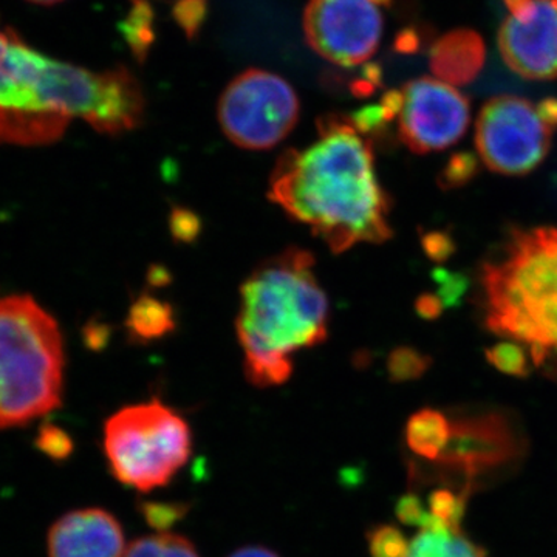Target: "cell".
Here are the masks:
<instances>
[{
    "label": "cell",
    "mask_w": 557,
    "mask_h": 557,
    "mask_svg": "<svg viewBox=\"0 0 557 557\" xmlns=\"http://www.w3.org/2000/svg\"><path fill=\"white\" fill-rule=\"evenodd\" d=\"M270 199L336 255L359 244H383L394 234L372 145L350 116H324L313 143L278 157Z\"/></svg>",
    "instance_id": "obj_1"
},
{
    "label": "cell",
    "mask_w": 557,
    "mask_h": 557,
    "mask_svg": "<svg viewBox=\"0 0 557 557\" xmlns=\"http://www.w3.org/2000/svg\"><path fill=\"white\" fill-rule=\"evenodd\" d=\"M313 267L309 251L288 248L260 263L242 285L237 338L255 386L287 383L295 355L327 338L329 300Z\"/></svg>",
    "instance_id": "obj_2"
},
{
    "label": "cell",
    "mask_w": 557,
    "mask_h": 557,
    "mask_svg": "<svg viewBox=\"0 0 557 557\" xmlns=\"http://www.w3.org/2000/svg\"><path fill=\"white\" fill-rule=\"evenodd\" d=\"M480 285L486 329L522 343L541 368L557 351V228L512 230Z\"/></svg>",
    "instance_id": "obj_3"
},
{
    "label": "cell",
    "mask_w": 557,
    "mask_h": 557,
    "mask_svg": "<svg viewBox=\"0 0 557 557\" xmlns=\"http://www.w3.org/2000/svg\"><path fill=\"white\" fill-rule=\"evenodd\" d=\"M64 344L30 296L0 298V429L24 426L62 403Z\"/></svg>",
    "instance_id": "obj_4"
},
{
    "label": "cell",
    "mask_w": 557,
    "mask_h": 557,
    "mask_svg": "<svg viewBox=\"0 0 557 557\" xmlns=\"http://www.w3.org/2000/svg\"><path fill=\"white\" fill-rule=\"evenodd\" d=\"M11 60L30 91L35 112L81 119L108 135L129 132L141 123L145 97L127 69L94 73L44 57L20 39L13 44Z\"/></svg>",
    "instance_id": "obj_5"
},
{
    "label": "cell",
    "mask_w": 557,
    "mask_h": 557,
    "mask_svg": "<svg viewBox=\"0 0 557 557\" xmlns=\"http://www.w3.org/2000/svg\"><path fill=\"white\" fill-rule=\"evenodd\" d=\"M190 450L189 424L157 399L120 409L104 426L110 471L141 493L166 486L188 463Z\"/></svg>",
    "instance_id": "obj_6"
},
{
    "label": "cell",
    "mask_w": 557,
    "mask_h": 557,
    "mask_svg": "<svg viewBox=\"0 0 557 557\" xmlns=\"http://www.w3.org/2000/svg\"><path fill=\"white\" fill-rule=\"evenodd\" d=\"M299 98L276 73L249 69L236 76L219 101L223 134L242 149L277 146L299 120Z\"/></svg>",
    "instance_id": "obj_7"
},
{
    "label": "cell",
    "mask_w": 557,
    "mask_h": 557,
    "mask_svg": "<svg viewBox=\"0 0 557 557\" xmlns=\"http://www.w3.org/2000/svg\"><path fill=\"white\" fill-rule=\"evenodd\" d=\"M537 104L525 98L502 95L480 110L475 146L480 160L496 174L520 177L547 159L553 139Z\"/></svg>",
    "instance_id": "obj_8"
},
{
    "label": "cell",
    "mask_w": 557,
    "mask_h": 557,
    "mask_svg": "<svg viewBox=\"0 0 557 557\" xmlns=\"http://www.w3.org/2000/svg\"><path fill=\"white\" fill-rule=\"evenodd\" d=\"M304 33L319 57L341 67H357L379 50L383 16L372 0H310Z\"/></svg>",
    "instance_id": "obj_9"
},
{
    "label": "cell",
    "mask_w": 557,
    "mask_h": 557,
    "mask_svg": "<svg viewBox=\"0 0 557 557\" xmlns=\"http://www.w3.org/2000/svg\"><path fill=\"white\" fill-rule=\"evenodd\" d=\"M471 121L468 98L437 78L409 81L403 89L399 138L412 152H440L467 134Z\"/></svg>",
    "instance_id": "obj_10"
},
{
    "label": "cell",
    "mask_w": 557,
    "mask_h": 557,
    "mask_svg": "<svg viewBox=\"0 0 557 557\" xmlns=\"http://www.w3.org/2000/svg\"><path fill=\"white\" fill-rule=\"evenodd\" d=\"M498 50L522 78L556 79L557 0H536L520 16H508L498 30Z\"/></svg>",
    "instance_id": "obj_11"
},
{
    "label": "cell",
    "mask_w": 557,
    "mask_h": 557,
    "mask_svg": "<svg viewBox=\"0 0 557 557\" xmlns=\"http://www.w3.org/2000/svg\"><path fill=\"white\" fill-rule=\"evenodd\" d=\"M450 423L453 437L437 461L458 465L469 475L482 467L504 463L508 457L519 454L518 431L505 412L487 410L479 416L457 418Z\"/></svg>",
    "instance_id": "obj_12"
},
{
    "label": "cell",
    "mask_w": 557,
    "mask_h": 557,
    "mask_svg": "<svg viewBox=\"0 0 557 557\" xmlns=\"http://www.w3.org/2000/svg\"><path fill=\"white\" fill-rule=\"evenodd\" d=\"M124 552L123 528L106 509H76L50 528V557H123Z\"/></svg>",
    "instance_id": "obj_13"
},
{
    "label": "cell",
    "mask_w": 557,
    "mask_h": 557,
    "mask_svg": "<svg viewBox=\"0 0 557 557\" xmlns=\"http://www.w3.org/2000/svg\"><path fill=\"white\" fill-rule=\"evenodd\" d=\"M485 42L478 32L458 28L446 33L431 50L434 78L454 87L468 86L485 67Z\"/></svg>",
    "instance_id": "obj_14"
},
{
    "label": "cell",
    "mask_w": 557,
    "mask_h": 557,
    "mask_svg": "<svg viewBox=\"0 0 557 557\" xmlns=\"http://www.w3.org/2000/svg\"><path fill=\"white\" fill-rule=\"evenodd\" d=\"M406 443L418 457L437 461L448 449L453 423L437 409H421L406 424Z\"/></svg>",
    "instance_id": "obj_15"
},
{
    "label": "cell",
    "mask_w": 557,
    "mask_h": 557,
    "mask_svg": "<svg viewBox=\"0 0 557 557\" xmlns=\"http://www.w3.org/2000/svg\"><path fill=\"white\" fill-rule=\"evenodd\" d=\"M127 329L137 339L160 338L174 330V310L163 300L143 296L131 309Z\"/></svg>",
    "instance_id": "obj_16"
},
{
    "label": "cell",
    "mask_w": 557,
    "mask_h": 557,
    "mask_svg": "<svg viewBox=\"0 0 557 557\" xmlns=\"http://www.w3.org/2000/svg\"><path fill=\"white\" fill-rule=\"evenodd\" d=\"M123 557H200L189 539L172 533L152 534L132 542Z\"/></svg>",
    "instance_id": "obj_17"
},
{
    "label": "cell",
    "mask_w": 557,
    "mask_h": 557,
    "mask_svg": "<svg viewBox=\"0 0 557 557\" xmlns=\"http://www.w3.org/2000/svg\"><path fill=\"white\" fill-rule=\"evenodd\" d=\"M153 11L148 0H132V9L124 20V38L135 58L145 61L153 42Z\"/></svg>",
    "instance_id": "obj_18"
},
{
    "label": "cell",
    "mask_w": 557,
    "mask_h": 557,
    "mask_svg": "<svg viewBox=\"0 0 557 557\" xmlns=\"http://www.w3.org/2000/svg\"><path fill=\"white\" fill-rule=\"evenodd\" d=\"M486 361L498 372L516 379H527L533 372V359L527 346L518 341L505 339L485 350Z\"/></svg>",
    "instance_id": "obj_19"
},
{
    "label": "cell",
    "mask_w": 557,
    "mask_h": 557,
    "mask_svg": "<svg viewBox=\"0 0 557 557\" xmlns=\"http://www.w3.org/2000/svg\"><path fill=\"white\" fill-rule=\"evenodd\" d=\"M432 358L416 347H397L387 358V372L394 383L420 380L431 369Z\"/></svg>",
    "instance_id": "obj_20"
},
{
    "label": "cell",
    "mask_w": 557,
    "mask_h": 557,
    "mask_svg": "<svg viewBox=\"0 0 557 557\" xmlns=\"http://www.w3.org/2000/svg\"><path fill=\"white\" fill-rule=\"evenodd\" d=\"M467 498L468 493L458 494L442 487L429 497V512L442 525L460 530L461 520L467 511Z\"/></svg>",
    "instance_id": "obj_21"
},
{
    "label": "cell",
    "mask_w": 557,
    "mask_h": 557,
    "mask_svg": "<svg viewBox=\"0 0 557 557\" xmlns=\"http://www.w3.org/2000/svg\"><path fill=\"white\" fill-rule=\"evenodd\" d=\"M479 171L478 157L468 150H461L453 153L440 171L438 185L446 190L463 188L478 177Z\"/></svg>",
    "instance_id": "obj_22"
},
{
    "label": "cell",
    "mask_w": 557,
    "mask_h": 557,
    "mask_svg": "<svg viewBox=\"0 0 557 557\" xmlns=\"http://www.w3.org/2000/svg\"><path fill=\"white\" fill-rule=\"evenodd\" d=\"M408 537L392 525L373 528L369 533V549L372 557H406L409 552Z\"/></svg>",
    "instance_id": "obj_23"
},
{
    "label": "cell",
    "mask_w": 557,
    "mask_h": 557,
    "mask_svg": "<svg viewBox=\"0 0 557 557\" xmlns=\"http://www.w3.org/2000/svg\"><path fill=\"white\" fill-rule=\"evenodd\" d=\"M435 284H437V293L440 300H442L445 309L458 306L461 298L469 287V278L460 273L454 271L437 269L432 274Z\"/></svg>",
    "instance_id": "obj_24"
},
{
    "label": "cell",
    "mask_w": 557,
    "mask_h": 557,
    "mask_svg": "<svg viewBox=\"0 0 557 557\" xmlns=\"http://www.w3.org/2000/svg\"><path fill=\"white\" fill-rule=\"evenodd\" d=\"M36 448L51 460H65L73 453V440L61 428L44 424L36 438Z\"/></svg>",
    "instance_id": "obj_25"
},
{
    "label": "cell",
    "mask_w": 557,
    "mask_h": 557,
    "mask_svg": "<svg viewBox=\"0 0 557 557\" xmlns=\"http://www.w3.org/2000/svg\"><path fill=\"white\" fill-rule=\"evenodd\" d=\"M208 13V0H177L174 20L189 39L196 38Z\"/></svg>",
    "instance_id": "obj_26"
},
{
    "label": "cell",
    "mask_w": 557,
    "mask_h": 557,
    "mask_svg": "<svg viewBox=\"0 0 557 557\" xmlns=\"http://www.w3.org/2000/svg\"><path fill=\"white\" fill-rule=\"evenodd\" d=\"M397 518L406 525L418 527L420 530L424 528L445 527L432 518L429 509H424L421 498L416 494H408L401 497L397 504ZM449 528V527H448Z\"/></svg>",
    "instance_id": "obj_27"
},
{
    "label": "cell",
    "mask_w": 557,
    "mask_h": 557,
    "mask_svg": "<svg viewBox=\"0 0 557 557\" xmlns=\"http://www.w3.org/2000/svg\"><path fill=\"white\" fill-rule=\"evenodd\" d=\"M141 511L150 527L163 531L186 515V505L149 502V504L143 505Z\"/></svg>",
    "instance_id": "obj_28"
},
{
    "label": "cell",
    "mask_w": 557,
    "mask_h": 557,
    "mask_svg": "<svg viewBox=\"0 0 557 557\" xmlns=\"http://www.w3.org/2000/svg\"><path fill=\"white\" fill-rule=\"evenodd\" d=\"M421 248L434 262H445L456 252L457 245L445 231H429L421 236Z\"/></svg>",
    "instance_id": "obj_29"
},
{
    "label": "cell",
    "mask_w": 557,
    "mask_h": 557,
    "mask_svg": "<svg viewBox=\"0 0 557 557\" xmlns=\"http://www.w3.org/2000/svg\"><path fill=\"white\" fill-rule=\"evenodd\" d=\"M351 123L362 135L369 137V135L376 134L379 131H383L384 126L391 121L387 120L384 109L380 106H368V108L358 110L355 115L350 116Z\"/></svg>",
    "instance_id": "obj_30"
},
{
    "label": "cell",
    "mask_w": 557,
    "mask_h": 557,
    "mask_svg": "<svg viewBox=\"0 0 557 557\" xmlns=\"http://www.w3.org/2000/svg\"><path fill=\"white\" fill-rule=\"evenodd\" d=\"M172 230L180 239L190 240L199 231V222L189 212H175L174 219H172Z\"/></svg>",
    "instance_id": "obj_31"
},
{
    "label": "cell",
    "mask_w": 557,
    "mask_h": 557,
    "mask_svg": "<svg viewBox=\"0 0 557 557\" xmlns=\"http://www.w3.org/2000/svg\"><path fill=\"white\" fill-rule=\"evenodd\" d=\"M416 309L421 318L434 321V319H437L443 313L445 306H443L442 300H440L435 293H423L417 299Z\"/></svg>",
    "instance_id": "obj_32"
},
{
    "label": "cell",
    "mask_w": 557,
    "mask_h": 557,
    "mask_svg": "<svg viewBox=\"0 0 557 557\" xmlns=\"http://www.w3.org/2000/svg\"><path fill=\"white\" fill-rule=\"evenodd\" d=\"M539 112H541L542 119L545 120V123L548 126H552L553 129L557 127V98H547V100H542L537 104Z\"/></svg>",
    "instance_id": "obj_33"
},
{
    "label": "cell",
    "mask_w": 557,
    "mask_h": 557,
    "mask_svg": "<svg viewBox=\"0 0 557 557\" xmlns=\"http://www.w3.org/2000/svg\"><path fill=\"white\" fill-rule=\"evenodd\" d=\"M228 557H278L276 553L265 547H244L231 553Z\"/></svg>",
    "instance_id": "obj_34"
},
{
    "label": "cell",
    "mask_w": 557,
    "mask_h": 557,
    "mask_svg": "<svg viewBox=\"0 0 557 557\" xmlns=\"http://www.w3.org/2000/svg\"><path fill=\"white\" fill-rule=\"evenodd\" d=\"M457 557H486L485 552L475 545L474 542L469 541L467 536L461 541L460 549H458Z\"/></svg>",
    "instance_id": "obj_35"
},
{
    "label": "cell",
    "mask_w": 557,
    "mask_h": 557,
    "mask_svg": "<svg viewBox=\"0 0 557 557\" xmlns=\"http://www.w3.org/2000/svg\"><path fill=\"white\" fill-rule=\"evenodd\" d=\"M16 39L13 33L0 28V64L9 57L11 47H13L14 40Z\"/></svg>",
    "instance_id": "obj_36"
},
{
    "label": "cell",
    "mask_w": 557,
    "mask_h": 557,
    "mask_svg": "<svg viewBox=\"0 0 557 557\" xmlns=\"http://www.w3.org/2000/svg\"><path fill=\"white\" fill-rule=\"evenodd\" d=\"M505 5L509 10V16L518 17L520 14L525 13L536 0H504Z\"/></svg>",
    "instance_id": "obj_37"
},
{
    "label": "cell",
    "mask_w": 557,
    "mask_h": 557,
    "mask_svg": "<svg viewBox=\"0 0 557 557\" xmlns=\"http://www.w3.org/2000/svg\"><path fill=\"white\" fill-rule=\"evenodd\" d=\"M541 369L544 370L545 375L549 380L556 381L557 383V351H552L545 361L542 362Z\"/></svg>",
    "instance_id": "obj_38"
},
{
    "label": "cell",
    "mask_w": 557,
    "mask_h": 557,
    "mask_svg": "<svg viewBox=\"0 0 557 557\" xmlns=\"http://www.w3.org/2000/svg\"><path fill=\"white\" fill-rule=\"evenodd\" d=\"M418 46L417 35L412 32H406L405 35L399 36L398 47L401 51H412Z\"/></svg>",
    "instance_id": "obj_39"
},
{
    "label": "cell",
    "mask_w": 557,
    "mask_h": 557,
    "mask_svg": "<svg viewBox=\"0 0 557 557\" xmlns=\"http://www.w3.org/2000/svg\"><path fill=\"white\" fill-rule=\"evenodd\" d=\"M27 2L38 3V5H54V3L64 2V0H27Z\"/></svg>",
    "instance_id": "obj_40"
},
{
    "label": "cell",
    "mask_w": 557,
    "mask_h": 557,
    "mask_svg": "<svg viewBox=\"0 0 557 557\" xmlns=\"http://www.w3.org/2000/svg\"><path fill=\"white\" fill-rule=\"evenodd\" d=\"M372 2L375 3V5L388 7L392 2H394V0H372Z\"/></svg>",
    "instance_id": "obj_41"
}]
</instances>
